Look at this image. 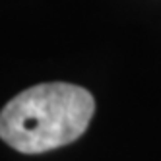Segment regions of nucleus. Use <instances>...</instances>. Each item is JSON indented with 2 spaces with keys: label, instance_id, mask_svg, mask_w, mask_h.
<instances>
[{
  "label": "nucleus",
  "instance_id": "obj_1",
  "mask_svg": "<svg viewBox=\"0 0 161 161\" xmlns=\"http://www.w3.org/2000/svg\"><path fill=\"white\" fill-rule=\"evenodd\" d=\"M95 99L82 86L37 84L0 111V138L19 153H45L76 142L93 119Z\"/></svg>",
  "mask_w": 161,
  "mask_h": 161
}]
</instances>
